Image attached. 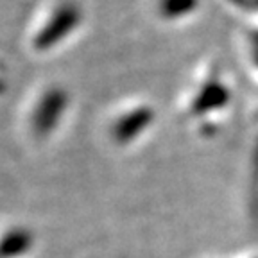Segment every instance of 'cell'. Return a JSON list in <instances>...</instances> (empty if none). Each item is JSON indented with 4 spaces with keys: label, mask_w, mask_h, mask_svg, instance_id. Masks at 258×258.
I'll use <instances>...</instances> for the list:
<instances>
[{
    "label": "cell",
    "mask_w": 258,
    "mask_h": 258,
    "mask_svg": "<svg viewBox=\"0 0 258 258\" xmlns=\"http://www.w3.org/2000/svg\"><path fill=\"white\" fill-rule=\"evenodd\" d=\"M198 0H160V13L163 18H179L190 13Z\"/></svg>",
    "instance_id": "cell-4"
},
{
    "label": "cell",
    "mask_w": 258,
    "mask_h": 258,
    "mask_svg": "<svg viewBox=\"0 0 258 258\" xmlns=\"http://www.w3.org/2000/svg\"><path fill=\"white\" fill-rule=\"evenodd\" d=\"M83 20V11L74 2H64L61 4L48 22L43 25L40 32L34 38V48L36 50H48V48L56 47L61 40L72 34L77 29V25Z\"/></svg>",
    "instance_id": "cell-1"
},
{
    "label": "cell",
    "mask_w": 258,
    "mask_h": 258,
    "mask_svg": "<svg viewBox=\"0 0 258 258\" xmlns=\"http://www.w3.org/2000/svg\"><path fill=\"white\" fill-rule=\"evenodd\" d=\"M69 104V95L61 88H52L45 92V95L40 99L34 117H32V129L38 137H47L54 131L57 122L63 117L64 109Z\"/></svg>",
    "instance_id": "cell-2"
},
{
    "label": "cell",
    "mask_w": 258,
    "mask_h": 258,
    "mask_svg": "<svg viewBox=\"0 0 258 258\" xmlns=\"http://www.w3.org/2000/svg\"><path fill=\"white\" fill-rule=\"evenodd\" d=\"M153 120H154L153 109L147 108V106H140V108L125 113L124 117L118 118L113 124L111 135L117 144H127V142L135 140L140 133H144Z\"/></svg>",
    "instance_id": "cell-3"
}]
</instances>
